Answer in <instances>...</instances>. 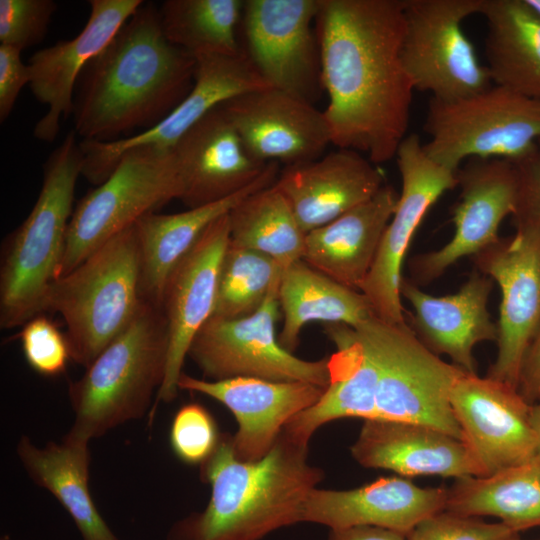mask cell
<instances>
[{
    "mask_svg": "<svg viewBox=\"0 0 540 540\" xmlns=\"http://www.w3.org/2000/svg\"><path fill=\"white\" fill-rule=\"evenodd\" d=\"M315 25L331 144L389 161L415 91L401 56L404 0H320Z\"/></svg>",
    "mask_w": 540,
    "mask_h": 540,
    "instance_id": "cell-1",
    "label": "cell"
},
{
    "mask_svg": "<svg viewBox=\"0 0 540 540\" xmlns=\"http://www.w3.org/2000/svg\"><path fill=\"white\" fill-rule=\"evenodd\" d=\"M195 70V57L166 38L159 9L144 2L80 75L75 133L81 140L113 141L152 128L191 91Z\"/></svg>",
    "mask_w": 540,
    "mask_h": 540,
    "instance_id": "cell-2",
    "label": "cell"
},
{
    "mask_svg": "<svg viewBox=\"0 0 540 540\" xmlns=\"http://www.w3.org/2000/svg\"><path fill=\"white\" fill-rule=\"evenodd\" d=\"M308 451L309 444L282 430L264 457L242 461L231 436H221L201 464V477L211 487L206 508L177 521L167 540H261L302 522L305 501L324 477L308 462Z\"/></svg>",
    "mask_w": 540,
    "mask_h": 540,
    "instance_id": "cell-3",
    "label": "cell"
},
{
    "mask_svg": "<svg viewBox=\"0 0 540 540\" xmlns=\"http://www.w3.org/2000/svg\"><path fill=\"white\" fill-rule=\"evenodd\" d=\"M83 154L71 130L43 166L38 198L6 239L0 266V327H22L45 312L63 258Z\"/></svg>",
    "mask_w": 540,
    "mask_h": 540,
    "instance_id": "cell-4",
    "label": "cell"
},
{
    "mask_svg": "<svg viewBox=\"0 0 540 540\" xmlns=\"http://www.w3.org/2000/svg\"><path fill=\"white\" fill-rule=\"evenodd\" d=\"M168 347L161 308L144 301L125 330L70 383L74 421L64 437L89 443L142 418L164 381Z\"/></svg>",
    "mask_w": 540,
    "mask_h": 540,
    "instance_id": "cell-5",
    "label": "cell"
},
{
    "mask_svg": "<svg viewBox=\"0 0 540 540\" xmlns=\"http://www.w3.org/2000/svg\"><path fill=\"white\" fill-rule=\"evenodd\" d=\"M135 224L50 286L45 311L62 316L71 360L85 369L131 323L143 299Z\"/></svg>",
    "mask_w": 540,
    "mask_h": 540,
    "instance_id": "cell-6",
    "label": "cell"
},
{
    "mask_svg": "<svg viewBox=\"0 0 540 540\" xmlns=\"http://www.w3.org/2000/svg\"><path fill=\"white\" fill-rule=\"evenodd\" d=\"M351 328L377 370L375 419L419 423L462 440L450 394L466 372L426 348L408 324L373 316Z\"/></svg>",
    "mask_w": 540,
    "mask_h": 540,
    "instance_id": "cell-7",
    "label": "cell"
},
{
    "mask_svg": "<svg viewBox=\"0 0 540 540\" xmlns=\"http://www.w3.org/2000/svg\"><path fill=\"white\" fill-rule=\"evenodd\" d=\"M424 131L426 154L454 172L473 157L514 162L540 140V100L495 84L456 100L431 98Z\"/></svg>",
    "mask_w": 540,
    "mask_h": 540,
    "instance_id": "cell-8",
    "label": "cell"
},
{
    "mask_svg": "<svg viewBox=\"0 0 540 540\" xmlns=\"http://www.w3.org/2000/svg\"><path fill=\"white\" fill-rule=\"evenodd\" d=\"M181 193L172 148L140 146L124 152L114 172L77 202L57 279L144 215L179 200Z\"/></svg>",
    "mask_w": 540,
    "mask_h": 540,
    "instance_id": "cell-9",
    "label": "cell"
},
{
    "mask_svg": "<svg viewBox=\"0 0 540 540\" xmlns=\"http://www.w3.org/2000/svg\"><path fill=\"white\" fill-rule=\"evenodd\" d=\"M485 0H404L402 62L414 89L450 101L493 85L462 29Z\"/></svg>",
    "mask_w": 540,
    "mask_h": 540,
    "instance_id": "cell-10",
    "label": "cell"
},
{
    "mask_svg": "<svg viewBox=\"0 0 540 540\" xmlns=\"http://www.w3.org/2000/svg\"><path fill=\"white\" fill-rule=\"evenodd\" d=\"M279 283L252 315L212 316L197 332L187 357L206 380L252 377L278 382H306L327 388L328 357L308 361L283 348L276 337L280 316Z\"/></svg>",
    "mask_w": 540,
    "mask_h": 540,
    "instance_id": "cell-11",
    "label": "cell"
},
{
    "mask_svg": "<svg viewBox=\"0 0 540 540\" xmlns=\"http://www.w3.org/2000/svg\"><path fill=\"white\" fill-rule=\"evenodd\" d=\"M395 157L401 192L374 263L359 291L367 298L374 317L389 324L407 325L400 295L405 255L429 209L446 191L457 187V171L432 160L415 133L403 139Z\"/></svg>",
    "mask_w": 540,
    "mask_h": 540,
    "instance_id": "cell-12",
    "label": "cell"
},
{
    "mask_svg": "<svg viewBox=\"0 0 540 540\" xmlns=\"http://www.w3.org/2000/svg\"><path fill=\"white\" fill-rule=\"evenodd\" d=\"M514 227V235L470 258L501 292L497 355L486 376L517 388L525 354L540 329V228Z\"/></svg>",
    "mask_w": 540,
    "mask_h": 540,
    "instance_id": "cell-13",
    "label": "cell"
},
{
    "mask_svg": "<svg viewBox=\"0 0 540 540\" xmlns=\"http://www.w3.org/2000/svg\"><path fill=\"white\" fill-rule=\"evenodd\" d=\"M319 7L320 0H246L240 23L246 55L268 85L311 103L322 86Z\"/></svg>",
    "mask_w": 540,
    "mask_h": 540,
    "instance_id": "cell-14",
    "label": "cell"
},
{
    "mask_svg": "<svg viewBox=\"0 0 540 540\" xmlns=\"http://www.w3.org/2000/svg\"><path fill=\"white\" fill-rule=\"evenodd\" d=\"M196 59L194 84L184 100L152 128L113 141L81 140V176L103 183L127 150L140 146L171 149L207 113L241 94L270 87L242 51L237 55H202Z\"/></svg>",
    "mask_w": 540,
    "mask_h": 540,
    "instance_id": "cell-15",
    "label": "cell"
},
{
    "mask_svg": "<svg viewBox=\"0 0 540 540\" xmlns=\"http://www.w3.org/2000/svg\"><path fill=\"white\" fill-rule=\"evenodd\" d=\"M456 177L460 194L452 210L454 235L440 249L414 255L408 262L409 279L419 287L497 241L501 222L515 210L518 181L511 161L469 158Z\"/></svg>",
    "mask_w": 540,
    "mask_h": 540,
    "instance_id": "cell-16",
    "label": "cell"
},
{
    "mask_svg": "<svg viewBox=\"0 0 540 540\" xmlns=\"http://www.w3.org/2000/svg\"><path fill=\"white\" fill-rule=\"evenodd\" d=\"M450 404L462 441L483 476L537 456L531 406L518 389L501 381L464 373L455 382Z\"/></svg>",
    "mask_w": 540,
    "mask_h": 540,
    "instance_id": "cell-17",
    "label": "cell"
},
{
    "mask_svg": "<svg viewBox=\"0 0 540 540\" xmlns=\"http://www.w3.org/2000/svg\"><path fill=\"white\" fill-rule=\"evenodd\" d=\"M228 214L206 229L165 284L160 308L167 322L169 347L166 373L156 404L176 398L178 380L192 340L213 315L220 265L230 241Z\"/></svg>",
    "mask_w": 540,
    "mask_h": 540,
    "instance_id": "cell-18",
    "label": "cell"
},
{
    "mask_svg": "<svg viewBox=\"0 0 540 540\" xmlns=\"http://www.w3.org/2000/svg\"><path fill=\"white\" fill-rule=\"evenodd\" d=\"M221 106L246 149L263 163L288 166L312 161L331 143L323 111L289 92L267 87Z\"/></svg>",
    "mask_w": 540,
    "mask_h": 540,
    "instance_id": "cell-19",
    "label": "cell"
},
{
    "mask_svg": "<svg viewBox=\"0 0 540 540\" xmlns=\"http://www.w3.org/2000/svg\"><path fill=\"white\" fill-rule=\"evenodd\" d=\"M142 0H90V13L74 38L36 51L30 58V89L47 106L33 129L40 141L53 142L62 120L73 113L74 94L87 64L109 44Z\"/></svg>",
    "mask_w": 540,
    "mask_h": 540,
    "instance_id": "cell-20",
    "label": "cell"
},
{
    "mask_svg": "<svg viewBox=\"0 0 540 540\" xmlns=\"http://www.w3.org/2000/svg\"><path fill=\"white\" fill-rule=\"evenodd\" d=\"M178 389L201 393L229 409L238 424L231 436L236 457L256 461L272 449L285 425L313 406L326 388L252 377L211 381L182 373Z\"/></svg>",
    "mask_w": 540,
    "mask_h": 540,
    "instance_id": "cell-21",
    "label": "cell"
},
{
    "mask_svg": "<svg viewBox=\"0 0 540 540\" xmlns=\"http://www.w3.org/2000/svg\"><path fill=\"white\" fill-rule=\"evenodd\" d=\"M493 280L476 269L454 294L433 296L404 277L400 295L412 306L406 322L418 340L436 355H447L466 373L476 374L474 347L498 340L488 310Z\"/></svg>",
    "mask_w": 540,
    "mask_h": 540,
    "instance_id": "cell-22",
    "label": "cell"
},
{
    "mask_svg": "<svg viewBox=\"0 0 540 540\" xmlns=\"http://www.w3.org/2000/svg\"><path fill=\"white\" fill-rule=\"evenodd\" d=\"M187 207L222 201L255 182L268 164L246 149L234 125L219 105L172 147Z\"/></svg>",
    "mask_w": 540,
    "mask_h": 540,
    "instance_id": "cell-23",
    "label": "cell"
},
{
    "mask_svg": "<svg viewBox=\"0 0 540 540\" xmlns=\"http://www.w3.org/2000/svg\"><path fill=\"white\" fill-rule=\"evenodd\" d=\"M448 489L420 487L402 477H380L349 489H313L302 522L330 529L377 526L409 534L422 520L445 510Z\"/></svg>",
    "mask_w": 540,
    "mask_h": 540,
    "instance_id": "cell-24",
    "label": "cell"
},
{
    "mask_svg": "<svg viewBox=\"0 0 540 540\" xmlns=\"http://www.w3.org/2000/svg\"><path fill=\"white\" fill-rule=\"evenodd\" d=\"M385 184L376 164L359 152L339 148L286 166L275 182L306 234L368 201Z\"/></svg>",
    "mask_w": 540,
    "mask_h": 540,
    "instance_id": "cell-25",
    "label": "cell"
},
{
    "mask_svg": "<svg viewBox=\"0 0 540 540\" xmlns=\"http://www.w3.org/2000/svg\"><path fill=\"white\" fill-rule=\"evenodd\" d=\"M350 453L363 467L386 469L402 476H483L462 440L419 423L364 420Z\"/></svg>",
    "mask_w": 540,
    "mask_h": 540,
    "instance_id": "cell-26",
    "label": "cell"
},
{
    "mask_svg": "<svg viewBox=\"0 0 540 540\" xmlns=\"http://www.w3.org/2000/svg\"><path fill=\"white\" fill-rule=\"evenodd\" d=\"M399 194L385 184L371 199L306 234L302 260L359 291L368 275Z\"/></svg>",
    "mask_w": 540,
    "mask_h": 540,
    "instance_id": "cell-27",
    "label": "cell"
},
{
    "mask_svg": "<svg viewBox=\"0 0 540 540\" xmlns=\"http://www.w3.org/2000/svg\"><path fill=\"white\" fill-rule=\"evenodd\" d=\"M279 164L269 163L264 173L242 191L222 201L173 214L148 213L136 223L140 249V288L143 301L160 308L167 279L206 229L251 194L273 185Z\"/></svg>",
    "mask_w": 540,
    "mask_h": 540,
    "instance_id": "cell-28",
    "label": "cell"
},
{
    "mask_svg": "<svg viewBox=\"0 0 540 540\" xmlns=\"http://www.w3.org/2000/svg\"><path fill=\"white\" fill-rule=\"evenodd\" d=\"M326 332L336 351L328 357L329 384L310 408L294 416L283 428L291 438L309 444L321 426L342 418H376L378 374L353 329L329 324Z\"/></svg>",
    "mask_w": 540,
    "mask_h": 540,
    "instance_id": "cell-29",
    "label": "cell"
},
{
    "mask_svg": "<svg viewBox=\"0 0 540 540\" xmlns=\"http://www.w3.org/2000/svg\"><path fill=\"white\" fill-rule=\"evenodd\" d=\"M87 442L66 437L36 446L21 436L17 456L30 479L48 490L68 512L83 540H119L105 523L91 497V456Z\"/></svg>",
    "mask_w": 540,
    "mask_h": 540,
    "instance_id": "cell-30",
    "label": "cell"
},
{
    "mask_svg": "<svg viewBox=\"0 0 540 540\" xmlns=\"http://www.w3.org/2000/svg\"><path fill=\"white\" fill-rule=\"evenodd\" d=\"M480 14L493 84L540 100V14L527 0H485Z\"/></svg>",
    "mask_w": 540,
    "mask_h": 540,
    "instance_id": "cell-31",
    "label": "cell"
},
{
    "mask_svg": "<svg viewBox=\"0 0 540 540\" xmlns=\"http://www.w3.org/2000/svg\"><path fill=\"white\" fill-rule=\"evenodd\" d=\"M278 300L283 314L278 341L292 353L308 322L355 327L374 316L367 298L360 291L338 283L302 259L283 270Z\"/></svg>",
    "mask_w": 540,
    "mask_h": 540,
    "instance_id": "cell-32",
    "label": "cell"
},
{
    "mask_svg": "<svg viewBox=\"0 0 540 540\" xmlns=\"http://www.w3.org/2000/svg\"><path fill=\"white\" fill-rule=\"evenodd\" d=\"M445 510L493 516L517 533L540 526V458L486 477L456 479L448 489Z\"/></svg>",
    "mask_w": 540,
    "mask_h": 540,
    "instance_id": "cell-33",
    "label": "cell"
},
{
    "mask_svg": "<svg viewBox=\"0 0 540 540\" xmlns=\"http://www.w3.org/2000/svg\"><path fill=\"white\" fill-rule=\"evenodd\" d=\"M228 216L231 245L263 253L283 270L302 259L306 233L275 183L245 198Z\"/></svg>",
    "mask_w": 540,
    "mask_h": 540,
    "instance_id": "cell-34",
    "label": "cell"
},
{
    "mask_svg": "<svg viewBox=\"0 0 540 540\" xmlns=\"http://www.w3.org/2000/svg\"><path fill=\"white\" fill-rule=\"evenodd\" d=\"M244 1L166 0L159 8L166 38L193 57L237 55Z\"/></svg>",
    "mask_w": 540,
    "mask_h": 540,
    "instance_id": "cell-35",
    "label": "cell"
},
{
    "mask_svg": "<svg viewBox=\"0 0 540 540\" xmlns=\"http://www.w3.org/2000/svg\"><path fill=\"white\" fill-rule=\"evenodd\" d=\"M283 268L271 257L229 243L219 270L212 316L236 319L255 313L280 282Z\"/></svg>",
    "mask_w": 540,
    "mask_h": 540,
    "instance_id": "cell-36",
    "label": "cell"
},
{
    "mask_svg": "<svg viewBox=\"0 0 540 540\" xmlns=\"http://www.w3.org/2000/svg\"><path fill=\"white\" fill-rule=\"evenodd\" d=\"M220 439L214 418L202 405L190 403L175 414L170 443L175 455L184 463L203 464L213 454Z\"/></svg>",
    "mask_w": 540,
    "mask_h": 540,
    "instance_id": "cell-37",
    "label": "cell"
},
{
    "mask_svg": "<svg viewBox=\"0 0 540 540\" xmlns=\"http://www.w3.org/2000/svg\"><path fill=\"white\" fill-rule=\"evenodd\" d=\"M28 365L38 374L53 377L62 374L71 359L67 337L44 314H39L22 327L19 334Z\"/></svg>",
    "mask_w": 540,
    "mask_h": 540,
    "instance_id": "cell-38",
    "label": "cell"
},
{
    "mask_svg": "<svg viewBox=\"0 0 540 540\" xmlns=\"http://www.w3.org/2000/svg\"><path fill=\"white\" fill-rule=\"evenodd\" d=\"M56 10L53 0H0V44L22 51L38 44Z\"/></svg>",
    "mask_w": 540,
    "mask_h": 540,
    "instance_id": "cell-39",
    "label": "cell"
},
{
    "mask_svg": "<svg viewBox=\"0 0 540 540\" xmlns=\"http://www.w3.org/2000/svg\"><path fill=\"white\" fill-rule=\"evenodd\" d=\"M518 533L502 522L488 523L446 510L422 520L408 540H512Z\"/></svg>",
    "mask_w": 540,
    "mask_h": 540,
    "instance_id": "cell-40",
    "label": "cell"
},
{
    "mask_svg": "<svg viewBox=\"0 0 540 540\" xmlns=\"http://www.w3.org/2000/svg\"><path fill=\"white\" fill-rule=\"evenodd\" d=\"M517 172V200L513 225L540 228V140L523 157L512 162Z\"/></svg>",
    "mask_w": 540,
    "mask_h": 540,
    "instance_id": "cell-41",
    "label": "cell"
},
{
    "mask_svg": "<svg viewBox=\"0 0 540 540\" xmlns=\"http://www.w3.org/2000/svg\"><path fill=\"white\" fill-rule=\"evenodd\" d=\"M22 50L0 44V121L11 114L17 98L25 85L30 83L28 64L21 59Z\"/></svg>",
    "mask_w": 540,
    "mask_h": 540,
    "instance_id": "cell-42",
    "label": "cell"
},
{
    "mask_svg": "<svg viewBox=\"0 0 540 540\" xmlns=\"http://www.w3.org/2000/svg\"><path fill=\"white\" fill-rule=\"evenodd\" d=\"M517 389L530 405L540 403V329L525 354Z\"/></svg>",
    "mask_w": 540,
    "mask_h": 540,
    "instance_id": "cell-43",
    "label": "cell"
},
{
    "mask_svg": "<svg viewBox=\"0 0 540 540\" xmlns=\"http://www.w3.org/2000/svg\"><path fill=\"white\" fill-rule=\"evenodd\" d=\"M328 540H408V535L377 526H352L330 529Z\"/></svg>",
    "mask_w": 540,
    "mask_h": 540,
    "instance_id": "cell-44",
    "label": "cell"
},
{
    "mask_svg": "<svg viewBox=\"0 0 540 540\" xmlns=\"http://www.w3.org/2000/svg\"><path fill=\"white\" fill-rule=\"evenodd\" d=\"M530 419L536 436V454L540 458V403L531 406Z\"/></svg>",
    "mask_w": 540,
    "mask_h": 540,
    "instance_id": "cell-45",
    "label": "cell"
},
{
    "mask_svg": "<svg viewBox=\"0 0 540 540\" xmlns=\"http://www.w3.org/2000/svg\"><path fill=\"white\" fill-rule=\"evenodd\" d=\"M527 2L540 14V0H527Z\"/></svg>",
    "mask_w": 540,
    "mask_h": 540,
    "instance_id": "cell-46",
    "label": "cell"
},
{
    "mask_svg": "<svg viewBox=\"0 0 540 540\" xmlns=\"http://www.w3.org/2000/svg\"><path fill=\"white\" fill-rule=\"evenodd\" d=\"M512 540H521V539H519V537H516V538H514V539H512Z\"/></svg>",
    "mask_w": 540,
    "mask_h": 540,
    "instance_id": "cell-47",
    "label": "cell"
}]
</instances>
